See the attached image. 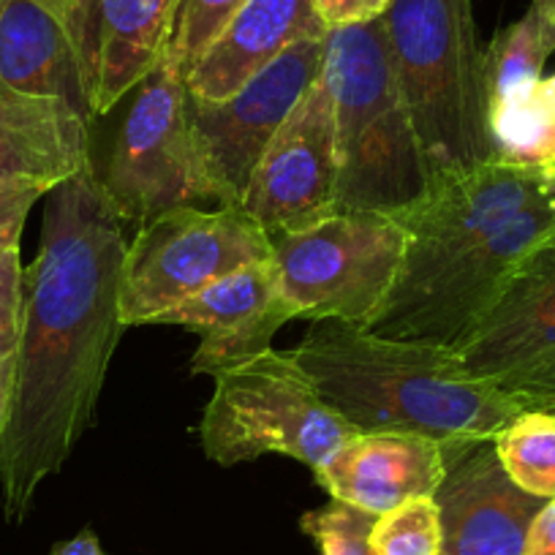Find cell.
<instances>
[{"mask_svg":"<svg viewBox=\"0 0 555 555\" xmlns=\"http://www.w3.org/2000/svg\"><path fill=\"white\" fill-rule=\"evenodd\" d=\"M126 237L95 167L47 194L41 245L25 270L23 330L0 398V493L25 520L41 485L88 434L120 335Z\"/></svg>","mask_w":555,"mask_h":555,"instance_id":"1","label":"cell"},{"mask_svg":"<svg viewBox=\"0 0 555 555\" xmlns=\"http://www.w3.org/2000/svg\"><path fill=\"white\" fill-rule=\"evenodd\" d=\"M292 357L357 434H414L447 447L493 441L526 411L474 376L455 346L400 340L335 319L308 324Z\"/></svg>","mask_w":555,"mask_h":555,"instance_id":"2","label":"cell"},{"mask_svg":"<svg viewBox=\"0 0 555 555\" xmlns=\"http://www.w3.org/2000/svg\"><path fill=\"white\" fill-rule=\"evenodd\" d=\"M322 77L333 95L338 212H395L420 202L430 175L398 88L384 20L324 36Z\"/></svg>","mask_w":555,"mask_h":555,"instance_id":"3","label":"cell"},{"mask_svg":"<svg viewBox=\"0 0 555 555\" xmlns=\"http://www.w3.org/2000/svg\"><path fill=\"white\" fill-rule=\"evenodd\" d=\"M382 20L430 175L493 162L485 47L472 0H392Z\"/></svg>","mask_w":555,"mask_h":555,"instance_id":"4","label":"cell"},{"mask_svg":"<svg viewBox=\"0 0 555 555\" xmlns=\"http://www.w3.org/2000/svg\"><path fill=\"white\" fill-rule=\"evenodd\" d=\"M210 378L216 389L202 414L199 439L212 463L237 466L286 455L319 472L357 436L292 351L267 349Z\"/></svg>","mask_w":555,"mask_h":555,"instance_id":"5","label":"cell"},{"mask_svg":"<svg viewBox=\"0 0 555 555\" xmlns=\"http://www.w3.org/2000/svg\"><path fill=\"white\" fill-rule=\"evenodd\" d=\"M405 232L398 218L340 210L317 227L272 237V259L297 319L367 330L398 281Z\"/></svg>","mask_w":555,"mask_h":555,"instance_id":"6","label":"cell"},{"mask_svg":"<svg viewBox=\"0 0 555 555\" xmlns=\"http://www.w3.org/2000/svg\"><path fill=\"white\" fill-rule=\"evenodd\" d=\"M272 240L243 207L202 210L172 207L147 218L126 245L120 284V319L126 327L156 324L221 281L229 272L270 259Z\"/></svg>","mask_w":555,"mask_h":555,"instance_id":"7","label":"cell"},{"mask_svg":"<svg viewBox=\"0 0 555 555\" xmlns=\"http://www.w3.org/2000/svg\"><path fill=\"white\" fill-rule=\"evenodd\" d=\"M120 221L145 223L164 210L216 202L189 117V90L169 57L137 88L104 172H95Z\"/></svg>","mask_w":555,"mask_h":555,"instance_id":"8","label":"cell"},{"mask_svg":"<svg viewBox=\"0 0 555 555\" xmlns=\"http://www.w3.org/2000/svg\"><path fill=\"white\" fill-rule=\"evenodd\" d=\"M457 351L474 376L526 409L555 411V227L512 267Z\"/></svg>","mask_w":555,"mask_h":555,"instance_id":"9","label":"cell"},{"mask_svg":"<svg viewBox=\"0 0 555 555\" xmlns=\"http://www.w3.org/2000/svg\"><path fill=\"white\" fill-rule=\"evenodd\" d=\"M324 39H306L281 52L223 101L189 95V117L202 158L216 183L218 205L243 207L261 153L308 88L322 77Z\"/></svg>","mask_w":555,"mask_h":555,"instance_id":"10","label":"cell"},{"mask_svg":"<svg viewBox=\"0 0 555 555\" xmlns=\"http://www.w3.org/2000/svg\"><path fill=\"white\" fill-rule=\"evenodd\" d=\"M243 210L272 237L338 212L333 95L319 77L278 128L250 178Z\"/></svg>","mask_w":555,"mask_h":555,"instance_id":"11","label":"cell"},{"mask_svg":"<svg viewBox=\"0 0 555 555\" xmlns=\"http://www.w3.org/2000/svg\"><path fill=\"white\" fill-rule=\"evenodd\" d=\"M550 191H555V180L542 169L501 162L434 175L423 199L395 212L405 232L400 270L423 267L488 237Z\"/></svg>","mask_w":555,"mask_h":555,"instance_id":"12","label":"cell"},{"mask_svg":"<svg viewBox=\"0 0 555 555\" xmlns=\"http://www.w3.org/2000/svg\"><path fill=\"white\" fill-rule=\"evenodd\" d=\"M297 319L281 286L275 259H261L229 272L156 319L199 335V349L191 357L194 376H216L223 367L250 360L272 349L278 330Z\"/></svg>","mask_w":555,"mask_h":555,"instance_id":"13","label":"cell"},{"mask_svg":"<svg viewBox=\"0 0 555 555\" xmlns=\"http://www.w3.org/2000/svg\"><path fill=\"white\" fill-rule=\"evenodd\" d=\"M434 501L441 517V555H526L531 522L544 506V499L506 477L493 441L450 452Z\"/></svg>","mask_w":555,"mask_h":555,"instance_id":"14","label":"cell"},{"mask_svg":"<svg viewBox=\"0 0 555 555\" xmlns=\"http://www.w3.org/2000/svg\"><path fill=\"white\" fill-rule=\"evenodd\" d=\"M0 85L63 101L93 122L88 61L57 0L0 3Z\"/></svg>","mask_w":555,"mask_h":555,"instance_id":"15","label":"cell"},{"mask_svg":"<svg viewBox=\"0 0 555 555\" xmlns=\"http://www.w3.org/2000/svg\"><path fill=\"white\" fill-rule=\"evenodd\" d=\"M447 447L414 434H357L317 472L333 501L365 515H384L439 490Z\"/></svg>","mask_w":555,"mask_h":555,"instance_id":"16","label":"cell"},{"mask_svg":"<svg viewBox=\"0 0 555 555\" xmlns=\"http://www.w3.org/2000/svg\"><path fill=\"white\" fill-rule=\"evenodd\" d=\"M324 36L317 0H245L191 68L185 90L196 101H223L292 44Z\"/></svg>","mask_w":555,"mask_h":555,"instance_id":"17","label":"cell"},{"mask_svg":"<svg viewBox=\"0 0 555 555\" xmlns=\"http://www.w3.org/2000/svg\"><path fill=\"white\" fill-rule=\"evenodd\" d=\"M180 0H99L85 28L93 115L145 82L167 57Z\"/></svg>","mask_w":555,"mask_h":555,"instance_id":"18","label":"cell"},{"mask_svg":"<svg viewBox=\"0 0 555 555\" xmlns=\"http://www.w3.org/2000/svg\"><path fill=\"white\" fill-rule=\"evenodd\" d=\"M90 164V122L82 115L57 99L0 85V189H55Z\"/></svg>","mask_w":555,"mask_h":555,"instance_id":"19","label":"cell"},{"mask_svg":"<svg viewBox=\"0 0 555 555\" xmlns=\"http://www.w3.org/2000/svg\"><path fill=\"white\" fill-rule=\"evenodd\" d=\"M506 477L537 499H555V411L526 409L493 439Z\"/></svg>","mask_w":555,"mask_h":555,"instance_id":"20","label":"cell"},{"mask_svg":"<svg viewBox=\"0 0 555 555\" xmlns=\"http://www.w3.org/2000/svg\"><path fill=\"white\" fill-rule=\"evenodd\" d=\"M550 47L544 41L537 17L528 9L517 23L506 25L485 50V88L488 109L499 101L537 88L542 82L544 63L550 61Z\"/></svg>","mask_w":555,"mask_h":555,"instance_id":"21","label":"cell"},{"mask_svg":"<svg viewBox=\"0 0 555 555\" xmlns=\"http://www.w3.org/2000/svg\"><path fill=\"white\" fill-rule=\"evenodd\" d=\"M371 555H441V517L434 495L411 499L373 517L367 531Z\"/></svg>","mask_w":555,"mask_h":555,"instance_id":"22","label":"cell"},{"mask_svg":"<svg viewBox=\"0 0 555 555\" xmlns=\"http://www.w3.org/2000/svg\"><path fill=\"white\" fill-rule=\"evenodd\" d=\"M243 3L245 0H180L167 57L178 66L183 79L205 55L207 47L232 23Z\"/></svg>","mask_w":555,"mask_h":555,"instance_id":"23","label":"cell"},{"mask_svg":"<svg viewBox=\"0 0 555 555\" xmlns=\"http://www.w3.org/2000/svg\"><path fill=\"white\" fill-rule=\"evenodd\" d=\"M373 515L357 512L340 501H330L317 512L302 517V531L317 542L319 555H371L367 553V531Z\"/></svg>","mask_w":555,"mask_h":555,"instance_id":"24","label":"cell"},{"mask_svg":"<svg viewBox=\"0 0 555 555\" xmlns=\"http://www.w3.org/2000/svg\"><path fill=\"white\" fill-rule=\"evenodd\" d=\"M23 297L25 270L17 248L0 250V398L12 378L14 360L20 349V330H23Z\"/></svg>","mask_w":555,"mask_h":555,"instance_id":"25","label":"cell"},{"mask_svg":"<svg viewBox=\"0 0 555 555\" xmlns=\"http://www.w3.org/2000/svg\"><path fill=\"white\" fill-rule=\"evenodd\" d=\"M50 191L52 189H47V185H9V189H0V250L17 248L30 210Z\"/></svg>","mask_w":555,"mask_h":555,"instance_id":"26","label":"cell"},{"mask_svg":"<svg viewBox=\"0 0 555 555\" xmlns=\"http://www.w3.org/2000/svg\"><path fill=\"white\" fill-rule=\"evenodd\" d=\"M392 0H317V12L327 30L382 20Z\"/></svg>","mask_w":555,"mask_h":555,"instance_id":"27","label":"cell"},{"mask_svg":"<svg viewBox=\"0 0 555 555\" xmlns=\"http://www.w3.org/2000/svg\"><path fill=\"white\" fill-rule=\"evenodd\" d=\"M526 555H555V499L544 501L528 531Z\"/></svg>","mask_w":555,"mask_h":555,"instance_id":"28","label":"cell"},{"mask_svg":"<svg viewBox=\"0 0 555 555\" xmlns=\"http://www.w3.org/2000/svg\"><path fill=\"white\" fill-rule=\"evenodd\" d=\"M52 555H109V553L101 547V542L95 539V533L90 531V528H85V531H79L77 537L68 539V542L55 544Z\"/></svg>","mask_w":555,"mask_h":555,"instance_id":"29","label":"cell"},{"mask_svg":"<svg viewBox=\"0 0 555 555\" xmlns=\"http://www.w3.org/2000/svg\"><path fill=\"white\" fill-rule=\"evenodd\" d=\"M63 7V12L68 14V23H72L74 34H77L79 39V47H82L85 52V28H88V20H90V12H93V7L99 3V0H57ZM88 61V57H85Z\"/></svg>","mask_w":555,"mask_h":555,"instance_id":"30","label":"cell"},{"mask_svg":"<svg viewBox=\"0 0 555 555\" xmlns=\"http://www.w3.org/2000/svg\"><path fill=\"white\" fill-rule=\"evenodd\" d=\"M537 17L539 28H542L544 41H547L550 52L555 55V0H531V7H528Z\"/></svg>","mask_w":555,"mask_h":555,"instance_id":"31","label":"cell"},{"mask_svg":"<svg viewBox=\"0 0 555 555\" xmlns=\"http://www.w3.org/2000/svg\"><path fill=\"white\" fill-rule=\"evenodd\" d=\"M550 82H553V88H555V74H553V77H550ZM544 175H547L550 180H555V145H553V156H550L547 167H544Z\"/></svg>","mask_w":555,"mask_h":555,"instance_id":"32","label":"cell"},{"mask_svg":"<svg viewBox=\"0 0 555 555\" xmlns=\"http://www.w3.org/2000/svg\"><path fill=\"white\" fill-rule=\"evenodd\" d=\"M0 3H3V0H0Z\"/></svg>","mask_w":555,"mask_h":555,"instance_id":"33","label":"cell"}]
</instances>
